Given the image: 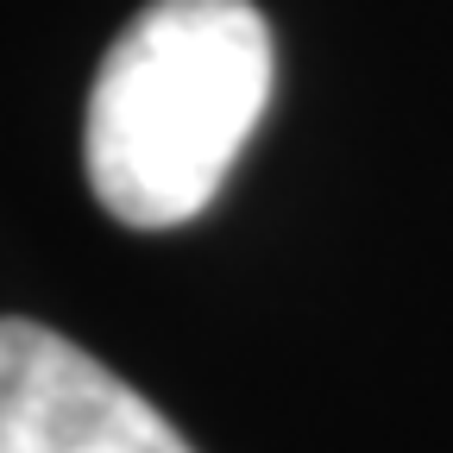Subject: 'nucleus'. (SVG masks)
<instances>
[{
  "label": "nucleus",
  "instance_id": "obj_2",
  "mask_svg": "<svg viewBox=\"0 0 453 453\" xmlns=\"http://www.w3.org/2000/svg\"><path fill=\"white\" fill-rule=\"evenodd\" d=\"M0 453H196L133 384L44 321H0Z\"/></svg>",
  "mask_w": 453,
  "mask_h": 453
},
{
  "label": "nucleus",
  "instance_id": "obj_1",
  "mask_svg": "<svg viewBox=\"0 0 453 453\" xmlns=\"http://www.w3.org/2000/svg\"><path fill=\"white\" fill-rule=\"evenodd\" d=\"M271 26L252 0H151L88 88V183L127 226L196 220L271 101Z\"/></svg>",
  "mask_w": 453,
  "mask_h": 453
}]
</instances>
